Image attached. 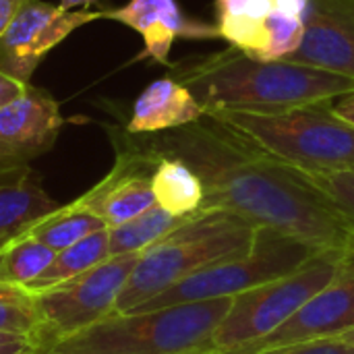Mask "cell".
<instances>
[{
  "mask_svg": "<svg viewBox=\"0 0 354 354\" xmlns=\"http://www.w3.org/2000/svg\"><path fill=\"white\" fill-rule=\"evenodd\" d=\"M35 344L33 342H19V344H8V346H2L0 354H31L35 353Z\"/></svg>",
  "mask_w": 354,
  "mask_h": 354,
  "instance_id": "31",
  "label": "cell"
},
{
  "mask_svg": "<svg viewBox=\"0 0 354 354\" xmlns=\"http://www.w3.org/2000/svg\"><path fill=\"white\" fill-rule=\"evenodd\" d=\"M234 297L180 303L153 311L112 313L91 328L41 348L56 354H207Z\"/></svg>",
  "mask_w": 354,
  "mask_h": 354,
  "instance_id": "4",
  "label": "cell"
},
{
  "mask_svg": "<svg viewBox=\"0 0 354 354\" xmlns=\"http://www.w3.org/2000/svg\"><path fill=\"white\" fill-rule=\"evenodd\" d=\"M354 328V257L344 255L332 282L309 299L284 326L253 344L224 354H259L295 344L336 340Z\"/></svg>",
  "mask_w": 354,
  "mask_h": 354,
  "instance_id": "10",
  "label": "cell"
},
{
  "mask_svg": "<svg viewBox=\"0 0 354 354\" xmlns=\"http://www.w3.org/2000/svg\"><path fill=\"white\" fill-rule=\"evenodd\" d=\"M340 259V249L317 251L292 274L236 295L230 311L212 336L214 351L230 353L274 334L332 282Z\"/></svg>",
  "mask_w": 354,
  "mask_h": 354,
  "instance_id": "6",
  "label": "cell"
},
{
  "mask_svg": "<svg viewBox=\"0 0 354 354\" xmlns=\"http://www.w3.org/2000/svg\"><path fill=\"white\" fill-rule=\"evenodd\" d=\"M110 257V243H108V228L97 230L79 243L58 251L52 259V263L25 288L29 292H44L48 288H54L62 282H68L77 278L79 274L100 266Z\"/></svg>",
  "mask_w": 354,
  "mask_h": 354,
  "instance_id": "18",
  "label": "cell"
},
{
  "mask_svg": "<svg viewBox=\"0 0 354 354\" xmlns=\"http://www.w3.org/2000/svg\"><path fill=\"white\" fill-rule=\"evenodd\" d=\"M205 114L222 110L278 112L354 91V79L290 60H257L243 50L193 56L172 66Z\"/></svg>",
  "mask_w": 354,
  "mask_h": 354,
  "instance_id": "2",
  "label": "cell"
},
{
  "mask_svg": "<svg viewBox=\"0 0 354 354\" xmlns=\"http://www.w3.org/2000/svg\"><path fill=\"white\" fill-rule=\"evenodd\" d=\"M205 112L193 93L174 77H162L149 83L133 104L129 133L147 135L172 131L203 118Z\"/></svg>",
  "mask_w": 354,
  "mask_h": 354,
  "instance_id": "15",
  "label": "cell"
},
{
  "mask_svg": "<svg viewBox=\"0 0 354 354\" xmlns=\"http://www.w3.org/2000/svg\"><path fill=\"white\" fill-rule=\"evenodd\" d=\"M272 12L270 0H216V19L266 21Z\"/></svg>",
  "mask_w": 354,
  "mask_h": 354,
  "instance_id": "25",
  "label": "cell"
},
{
  "mask_svg": "<svg viewBox=\"0 0 354 354\" xmlns=\"http://www.w3.org/2000/svg\"><path fill=\"white\" fill-rule=\"evenodd\" d=\"M299 172L346 220L354 222V168H342V170H299Z\"/></svg>",
  "mask_w": 354,
  "mask_h": 354,
  "instance_id": "24",
  "label": "cell"
},
{
  "mask_svg": "<svg viewBox=\"0 0 354 354\" xmlns=\"http://www.w3.org/2000/svg\"><path fill=\"white\" fill-rule=\"evenodd\" d=\"M344 255H351L354 257V222H351L348 230H346V236H344V243H342V249H340Z\"/></svg>",
  "mask_w": 354,
  "mask_h": 354,
  "instance_id": "32",
  "label": "cell"
},
{
  "mask_svg": "<svg viewBox=\"0 0 354 354\" xmlns=\"http://www.w3.org/2000/svg\"><path fill=\"white\" fill-rule=\"evenodd\" d=\"M334 110L336 114L354 127V91L344 93L340 97H334Z\"/></svg>",
  "mask_w": 354,
  "mask_h": 354,
  "instance_id": "29",
  "label": "cell"
},
{
  "mask_svg": "<svg viewBox=\"0 0 354 354\" xmlns=\"http://www.w3.org/2000/svg\"><path fill=\"white\" fill-rule=\"evenodd\" d=\"M91 2H95V0H60V6L66 10H73V8H85Z\"/></svg>",
  "mask_w": 354,
  "mask_h": 354,
  "instance_id": "34",
  "label": "cell"
},
{
  "mask_svg": "<svg viewBox=\"0 0 354 354\" xmlns=\"http://www.w3.org/2000/svg\"><path fill=\"white\" fill-rule=\"evenodd\" d=\"M158 164L156 149H127L114 168L77 201L100 216L108 228L120 226L156 205L151 174Z\"/></svg>",
  "mask_w": 354,
  "mask_h": 354,
  "instance_id": "11",
  "label": "cell"
},
{
  "mask_svg": "<svg viewBox=\"0 0 354 354\" xmlns=\"http://www.w3.org/2000/svg\"><path fill=\"white\" fill-rule=\"evenodd\" d=\"M104 228H108L104 220L75 199L73 203L60 205L39 222H35L23 236H31L48 249H52L54 253H58Z\"/></svg>",
  "mask_w": 354,
  "mask_h": 354,
  "instance_id": "19",
  "label": "cell"
},
{
  "mask_svg": "<svg viewBox=\"0 0 354 354\" xmlns=\"http://www.w3.org/2000/svg\"><path fill=\"white\" fill-rule=\"evenodd\" d=\"M317 251L322 249H315L295 236L282 234L274 228L257 226L253 247L247 255L214 263L183 278L180 282L172 284L158 297L137 307L133 313L153 311L180 303L236 297L245 290L257 288L266 282L292 274Z\"/></svg>",
  "mask_w": 354,
  "mask_h": 354,
  "instance_id": "7",
  "label": "cell"
},
{
  "mask_svg": "<svg viewBox=\"0 0 354 354\" xmlns=\"http://www.w3.org/2000/svg\"><path fill=\"white\" fill-rule=\"evenodd\" d=\"M151 189L156 203L176 218H189L203 209V180L185 160L176 156L158 151V164L151 174Z\"/></svg>",
  "mask_w": 354,
  "mask_h": 354,
  "instance_id": "17",
  "label": "cell"
},
{
  "mask_svg": "<svg viewBox=\"0 0 354 354\" xmlns=\"http://www.w3.org/2000/svg\"><path fill=\"white\" fill-rule=\"evenodd\" d=\"M102 17L100 10H66L60 4L25 0L0 37V71L29 85L31 75L52 48L77 27Z\"/></svg>",
  "mask_w": 354,
  "mask_h": 354,
  "instance_id": "9",
  "label": "cell"
},
{
  "mask_svg": "<svg viewBox=\"0 0 354 354\" xmlns=\"http://www.w3.org/2000/svg\"><path fill=\"white\" fill-rule=\"evenodd\" d=\"M257 226L228 209H201L139 253L116 313H133L183 278L214 263L239 259L253 247Z\"/></svg>",
  "mask_w": 354,
  "mask_h": 354,
  "instance_id": "3",
  "label": "cell"
},
{
  "mask_svg": "<svg viewBox=\"0 0 354 354\" xmlns=\"http://www.w3.org/2000/svg\"><path fill=\"white\" fill-rule=\"evenodd\" d=\"M156 151L185 160L203 180V209H228L315 249H342L346 220L303 174L205 114L172 129Z\"/></svg>",
  "mask_w": 354,
  "mask_h": 354,
  "instance_id": "1",
  "label": "cell"
},
{
  "mask_svg": "<svg viewBox=\"0 0 354 354\" xmlns=\"http://www.w3.org/2000/svg\"><path fill=\"white\" fill-rule=\"evenodd\" d=\"M23 2L25 0H0V37L8 29L10 21L15 19V15H17V10L21 8Z\"/></svg>",
  "mask_w": 354,
  "mask_h": 354,
  "instance_id": "30",
  "label": "cell"
},
{
  "mask_svg": "<svg viewBox=\"0 0 354 354\" xmlns=\"http://www.w3.org/2000/svg\"><path fill=\"white\" fill-rule=\"evenodd\" d=\"M27 83H21L19 79L6 75L4 71H0V110L8 104H12L15 100H19L25 91H27Z\"/></svg>",
  "mask_w": 354,
  "mask_h": 354,
  "instance_id": "27",
  "label": "cell"
},
{
  "mask_svg": "<svg viewBox=\"0 0 354 354\" xmlns=\"http://www.w3.org/2000/svg\"><path fill=\"white\" fill-rule=\"evenodd\" d=\"M0 332L29 338L37 346L41 317L35 305V295L25 286L0 284Z\"/></svg>",
  "mask_w": 354,
  "mask_h": 354,
  "instance_id": "22",
  "label": "cell"
},
{
  "mask_svg": "<svg viewBox=\"0 0 354 354\" xmlns=\"http://www.w3.org/2000/svg\"><path fill=\"white\" fill-rule=\"evenodd\" d=\"M62 129L58 102L35 87L0 110V166H21L48 151Z\"/></svg>",
  "mask_w": 354,
  "mask_h": 354,
  "instance_id": "12",
  "label": "cell"
},
{
  "mask_svg": "<svg viewBox=\"0 0 354 354\" xmlns=\"http://www.w3.org/2000/svg\"><path fill=\"white\" fill-rule=\"evenodd\" d=\"M31 354H56V353H46V351H35V353ZM207 354H224V353H207Z\"/></svg>",
  "mask_w": 354,
  "mask_h": 354,
  "instance_id": "36",
  "label": "cell"
},
{
  "mask_svg": "<svg viewBox=\"0 0 354 354\" xmlns=\"http://www.w3.org/2000/svg\"><path fill=\"white\" fill-rule=\"evenodd\" d=\"M259 354H354V348L338 342V340H319V342L295 344V346L266 351V353Z\"/></svg>",
  "mask_w": 354,
  "mask_h": 354,
  "instance_id": "26",
  "label": "cell"
},
{
  "mask_svg": "<svg viewBox=\"0 0 354 354\" xmlns=\"http://www.w3.org/2000/svg\"><path fill=\"white\" fill-rule=\"evenodd\" d=\"M336 340H338V342H342V344H346V346H353L354 348V328L353 330H346L344 334H340Z\"/></svg>",
  "mask_w": 354,
  "mask_h": 354,
  "instance_id": "35",
  "label": "cell"
},
{
  "mask_svg": "<svg viewBox=\"0 0 354 354\" xmlns=\"http://www.w3.org/2000/svg\"><path fill=\"white\" fill-rule=\"evenodd\" d=\"M209 116L286 166L299 170L354 168V127L336 114L334 100L278 112L222 110Z\"/></svg>",
  "mask_w": 354,
  "mask_h": 354,
  "instance_id": "5",
  "label": "cell"
},
{
  "mask_svg": "<svg viewBox=\"0 0 354 354\" xmlns=\"http://www.w3.org/2000/svg\"><path fill=\"white\" fill-rule=\"evenodd\" d=\"M104 17L139 31L145 41V52L141 56H149L160 64H168V54L176 37H220L216 25L185 17L176 0H129L124 6L104 12Z\"/></svg>",
  "mask_w": 354,
  "mask_h": 354,
  "instance_id": "14",
  "label": "cell"
},
{
  "mask_svg": "<svg viewBox=\"0 0 354 354\" xmlns=\"http://www.w3.org/2000/svg\"><path fill=\"white\" fill-rule=\"evenodd\" d=\"M56 203L31 174L0 185V249L23 236L35 222L58 209Z\"/></svg>",
  "mask_w": 354,
  "mask_h": 354,
  "instance_id": "16",
  "label": "cell"
},
{
  "mask_svg": "<svg viewBox=\"0 0 354 354\" xmlns=\"http://www.w3.org/2000/svg\"><path fill=\"white\" fill-rule=\"evenodd\" d=\"M185 220L187 218H176L156 203L153 207L139 214L137 218L120 226L108 228L110 257L143 253L145 249L162 241L166 234H170L174 228H178Z\"/></svg>",
  "mask_w": 354,
  "mask_h": 354,
  "instance_id": "20",
  "label": "cell"
},
{
  "mask_svg": "<svg viewBox=\"0 0 354 354\" xmlns=\"http://www.w3.org/2000/svg\"><path fill=\"white\" fill-rule=\"evenodd\" d=\"M54 251L31 236H19L0 249V284L27 286L54 259Z\"/></svg>",
  "mask_w": 354,
  "mask_h": 354,
  "instance_id": "21",
  "label": "cell"
},
{
  "mask_svg": "<svg viewBox=\"0 0 354 354\" xmlns=\"http://www.w3.org/2000/svg\"><path fill=\"white\" fill-rule=\"evenodd\" d=\"M137 259L139 253L108 257L68 282L35 292V305L41 317L37 351L116 313L118 297L124 290Z\"/></svg>",
  "mask_w": 354,
  "mask_h": 354,
  "instance_id": "8",
  "label": "cell"
},
{
  "mask_svg": "<svg viewBox=\"0 0 354 354\" xmlns=\"http://www.w3.org/2000/svg\"><path fill=\"white\" fill-rule=\"evenodd\" d=\"M305 37V19L272 10L266 19V48L257 60H286Z\"/></svg>",
  "mask_w": 354,
  "mask_h": 354,
  "instance_id": "23",
  "label": "cell"
},
{
  "mask_svg": "<svg viewBox=\"0 0 354 354\" xmlns=\"http://www.w3.org/2000/svg\"><path fill=\"white\" fill-rule=\"evenodd\" d=\"M19 342H33L29 338H23V336H12V334H2L0 332V348L2 346H8V344H19ZM37 348V346H35Z\"/></svg>",
  "mask_w": 354,
  "mask_h": 354,
  "instance_id": "33",
  "label": "cell"
},
{
  "mask_svg": "<svg viewBox=\"0 0 354 354\" xmlns=\"http://www.w3.org/2000/svg\"><path fill=\"white\" fill-rule=\"evenodd\" d=\"M270 2H272V10H276V12L305 19L311 0H270Z\"/></svg>",
  "mask_w": 354,
  "mask_h": 354,
  "instance_id": "28",
  "label": "cell"
},
{
  "mask_svg": "<svg viewBox=\"0 0 354 354\" xmlns=\"http://www.w3.org/2000/svg\"><path fill=\"white\" fill-rule=\"evenodd\" d=\"M286 60L354 79V0H311L303 44Z\"/></svg>",
  "mask_w": 354,
  "mask_h": 354,
  "instance_id": "13",
  "label": "cell"
}]
</instances>
